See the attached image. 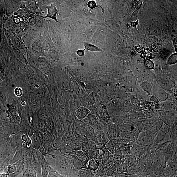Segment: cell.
<instances>
[{
	"mask_svg": "<svg viewBox=\"0 0 177 177\" xmlns=\"http://www.w3.org/2000/svg\"><path fill=\"white\" fill-rule=\"evenodd\" d=\"M46 159L50 166L64 177H77L78 170L74 168L68 157L60 152L50 154Z\"/></svg>",
	"mask_w": 177,
	"mask_h": 177,
	"instance_id": "cell-1",
	"label": "cell"
},
{
	"mask_svg": "<svg viewBox=\"0 0 177 177\" xmlns=\"http://www.w3.org/2000/svg\"><path fill=\"white\" fill-rule=\"evenodd\" d=\"M170 141V128L166 124L163 123L161 128L155 136L152 146Z\"/></svg>",
	"mask_w": 177,
	"mask_h": 177,
	"instance_id": "cell-2",
	"label": "cell"
},
{
	"mask_svg": "<svg viewBox=\"0 0 177 177\" xmlns=\"http://www.w3.org/2000/svg\"><path fill=\"white\" fill-rule=\"evenodd\" d=\"M155 136L148 130L143 131L139 133L135 142L148 149L152 146Z\"/></svg>",
	"mask_w": 177,
	"mask_h": 177,
	"instance_id": "cell-3",
	"label": "cell"
},
{
	"mask_svg": "<svg viewBox=\"0 0 177 177\" xmlns=\"http://www.w3.org/2000/svg\"><path fill=\"white\" fill-rule=\"evenodd\" d=\"M165 153L164 149H157L153 157L152 166L154 170H158L166 165Z\"/></svg>",
	"mask_w": 177,
	"mask_h": 177,
	"instance_id": "cell-4",
	"label": "cell"
},
{
	"mask_svg": "<svg viewBox=\"0 0 177 177\" xmlns=\"http://www.w3.org/2000/svg\"><path fill=\"white\" fill-rule=\"evenodd\" d=\"M139 135L128 131H122V133L120 137L121 140L124 143L129 145L135 143Z\"/></svg>",
	"mask_w": 177,
	"mask_h": 177,
	"instance_id": "cell-5",
	"label": "cell"
},
{
	"mask_svg": "<svg viewBox=\"0 0 177 177\" xmlns=\"http://www.w3.org/2000/svg\"><path fill=\"white\" fill-rule=\"evenodd\" d=\"M107 130L109 135L113 139L119 138L122 133V131L119 126L113 123H110L107 125Z\"/></svg>",
	"mask_w": 177,
	"mask_h": 177,
	"instance_id": "cell-6",
	"label": "cell"
},
{
	"mask_svg": "<svg viewBox=\"0 0 177 177\" xmlns=\"http://www.w3.org/2000/svg\"><path fill=\"white\" fill-rule=\"evenodd\" d=\"M70 160L72 165L77 170L86 168V166L75 155L70 154L67 156Z\"/></svg>",
	"mask_w": 177,
	"mask_h": 177,
	"instance_id": "cell-7",
	"label": "cell"
},
{
	"mask_svg": "<svg viewBox=\"0 0 177 177\" xmlns=\"http://www.w3.org/2000/svg\"><path fill=\"white\" fill-rule=\"evenodd\" d=\"M153 92L157 99L160 101H165L168 97V94L165 91L158 86L153 88Z\"/></svg>",
	"mask_w": 177,
	"mask_h": 177,
	"instance_id": "cell-8",
	"label": "cell"
},
{
	"mask_svg": "<svg viewBox=\"0 0 177 177\" xmlns=\"http://www.w3.org/2000/svg\"><path fill=\"white\" fill-rule=\"evenodd\" d=\"M90 113V111L88 108L80 106L76 109L75 115L78 120L82 121Z\"/></svg>",
	"mask_w": 177,
	"mask_h": 177,
	"instance_id": "cell-9",
	"label": "cell"
},
{
	"mask_svg": "<svg viewBox=\"0 0 177 177\" xmlns=\"http://www.w3.org/2000/svg\"><path fill=\"white\" fill-rule=\"evenodd\" d=\"M47 15L42 16L43 18H49L54 20L56 22L59 23L57 18V15L58 11L56 7L51 5L47 6Z\"/></svg>",
	"mask_w": 177,
	"mask_h": 177,
	"instance_id": "cell-10",
	"label": "cell"
},
{
	"mask_svg": "<svg viewBox=\"0 0 177 177\" xmlns=\"http://www.w3.org/2000/svg\"><path fill=\"white\" fill-rule=\"evenodd\" d=\"M147 149V148L135 142L131 147V154L135 156H139L145 153Z\"/></svg>",
	"mask_w": 177,
	"mask_h": 177,
	"instance_id": "cell-11",
	"label": "cell"
},
{
	"mask_svg": "<svg viewBox=\"0 0 177 177\" xmlns=\"http://www.w3.org/2000/svg\"><path fill=\"white\" fill-rule=\"evenodd\" d=\"M87 125L93 127L97 124V120L96 115L91 113L82 120Z\"/></svg>",
	"mask_w": 177,
	"mask_h": 177,
	"instance_id": "cell-12",
	"label": "cell"
},
{
	"mask_svg": "<svg viewBox=\"0 0 177 177\" xmlns=\"http://www.w3.org/2000/svg\"><path fill=\"white\" fill-rule=\"evenodd\" d=\"M99 161L96 159H92L88 161L86 168L91 171H95L99 167Z\"/></svg>",
	"mask_w": 177,
	"mask_h": 177,
	"instance_id": "cell-13",
	"label": "cell"
},
{
	"mask_svg": "<svg viewBox=\"0 0 177 177\" xmlns=\"http://www.w3.org/2000/svg\"><path fill=\"white\" fill-rule=\"evenodd\" d=\"M50 166L46 158L42 157V177H48L49 172Z\"/></svg>",
	"mask_w": 177,
	"mask_h": 177,
	"instance_id": "cell-14",
	"label": "cell"
},
{
	"mask_svg": "<svg viewBox=\"0 0 177 177\" xmlns=\"http://www.w3.org/2000/svg\"><path fill=\"white\" fill-rule=\"evenodd\" d=\"M163 123L161 121L154 122L151 125L148 130L151 133L155 136L161 128Z\"/></svg>",
	"mask_w": 177,
	"mask_h": 177,
	"instance_id": "cell-15",
	"label": "cell"
},
{
	"mask_svg": "<svg viewBox=\"0 0 177 177\" xmlns=\"http://www.w3.org/2000/svg\"><path fill=\"white\" fill-rule=\"evenodd\" d=\"M140 85L143 90L148 94L150 95L153 94V88L151 84L147 81H144L141 83Z\"/></svg>",
	"mask_w": 177,
	"mask_h": 177,
	"instance_id": "cell-16",
	"label": "cell"
},
{
	"mask_svg": "<svg viewBox=\"0 0 177 177\" xmlns=\"http://www.w3.org/2000/svg\"><path fill=\"white\" fill-rule=\"evenodd\" d=\"M84 51L86 50L93 52H100L102 51V50L97 47L96 45L87 42H84Z\"/></svg>",
	"mask_w": 177,
	"mask_h": 177,
	"instance_id": "cell-17",
	"label": "cell"
},
{
	"mask_svg": "<svg viewBox=\"0 0 177 177\" xmlns=\"http://www.w3.org/2000/svg\"><path fill=\"white\" fill-rule=\"evenodd\" d=\"M44 44V48L47 52H48L50 49H54L53 44L47 33L45 34Z\"/></svg>",
	"mask_w": 177,
	"mask_h": 177,
	"instance_id": "cell-18",
	"label": "cell"
},
{
	"mask_svg": "<svg viewBox=\"0 0 177 177\" xmlns=\"http://www.w3.org/2000/svg\"><path fill=\"white\" fill-rule=\"evenodd\" d=\"M77 177H94V174L91 170L85 168L78 170Z\"/></svg>",
	"mask_w": 177,
	"mask_h": 177,
	"instance_id": "cell-19",
	"label": "cell"
},
{
	"mask_svg": "<svg viewBox=\"0 0 177 177\" xmlns=\"http://www.w3.org/2000/svg\"><path fill=\"white\" fill-rule=\"evenodd\" d=\"M70 145L72 150H80V149L82 147V143L79 140H75L71 141Z\"/></svg>",
	"mask_w": 177,
	"mask_h": 177,
	"instance_id": "cell-20",
	"label": "cell"
},
{
	"mask_svg": "<svg viewBox=\"0 0 177 177\" xmlns=\"http://www.w3.org/2000/svg\"><path fill=\"white\" fill-rule=\"evenodd\" d=\"M129 117L130 121L134 122L141 120L145 118L144 115L139 113L130 114Z\"/></svg>",
	"mask_w": 177,
	"mask_h": 177,
	"instance_id": "cell-21",
	"label": "cell"
},
{
	"mask_svg": "<svg viewBox=\"0 0 177 177\" xmlns=\"http://www.w3.org/2000/svg\"><path fill=\"white\" fill-rule=\"evenodd\" d=\"M95 98L94 94L91 93L85 98V102L88 105L91 106L93 105L95 102Z\"/></svg>",
	"mask_w": 177,
	"mask_h": 177,
	"instance_id": "cell-22",
	"label": "cell"
},
{
	"mask_svg": "<svg viewBox=\"0 0 177 177\" xmlns=\"http://www.w3.org/2000/svg\"><path fill=\"white\" fill-rule=\"evenodd\" d=\"M177 62V54L175 53L170 55L168 58L167 64L169 65L175 64Z\"/></svg>",
	"mask_w": 177,
	"mask_h": 177,
	"instance_id": "cell-23",
	"label": "cell"
},
{
	"mask_svg": "<svg viewBox=\"0 0 177 177\" xmlns=\"http://www.w3.org/2000/svg\"><path fill=\"white\" fill-rule=\"evenodd\" d=\"M48 177H64L60 173H58L53 168L50 166V170Z\"/></svg>",
	"mask_w": 177,
	"mask_h": 177,
	"instance_id": "cell-24",
	"label": "cell"
},
{
	"mask_svg": "<svg viewBox=\"0 0 177 177\" xmlns=\"http://www.w3.org/2000/svg\"><path fill=\"white\" fill-rule=\"evenodd\" d=\"M144 65H145V68L148 70H152L155 67V64L154 62L148 58H147L145 60L144 62Z\"/></svg>",
	"mask_w": 177,
	"mask_h": 177,
	"instance_id": "cell-25",
	"label": "cell"
},
{
	"mask_svg": "<svg viewBox=\"0 0 177 177\" xmlns=\"http://www.w3.org/2000/svg\"><path fill=\"white\" fill-rule=\"evenodd\" d=\"M22 160L24 162L27 163H28V162H31L32 160L31 155L27 151H25L22 154Z\"/></svg>",
	"mask_w": 177,
	"mask_h": 177,
	"instance_id": "cell-26",
	"label": "cell"
},
{
	"mask_svg": "<svg viewBox=\"0 0 177 177\" xmlns=\"http://www.w3.org/2000/svg\"><path fill=\"white\" fill-rule=\"evenodd\" d=\"M17 170V167L16 165H9L7 168V174L8 175H11L14 174Z\"/></svg>",
	"mask_w": 177,
	"mask_h": 177,
	"instance_id": "cell-27",
	"label": "cell"
},
{
	"mask_svg": "<svg viewBox=\"0 0 177 177\" xmlns=\"http://www.w3.org/2000/svg\"><path fill=\"white\" fill-rule=\"evenodd\" d=\"M87 5L88 7L91 10L95 9L97 6L96 2L94 0H91L89 1Z\"/></svg>",
	"mask_w": 177,
	"mask_h": 177,
	"instance_id": "cell-28",
	"label": "cell"
},
{
	"mask_svg": "<svg viewBox=\"0 0 177 177\" xmlns=\"http://www.w3.org/2000/svg\"><path fill=\"white\" fill-rule=\"evenodd\" d=\"M22 140L24 141V143L26 145L28 146L31 144V141L28 135H23L22 137Z\"/></svg>",
	"mask_w": 177,
	"mask_h": 177,
	"instance_id": "cell-29",
	"label": "cell"
},
{
	"mask_svg": "<svg viewBox=\"0 0 177 177\" xmlns=\"http://www.w3.org/2000/svg\"><path fill=\"white\" fill-rule=\"evenodd\" d=\"M142 1H135L133 3V6L135 9L140 8L142 5Z\"/></svg>",
	"mask_w": 177,
	"mask_h": 177,
	"instance_id": "cell-30",
	"label": "cell"
},
{
	"mask_svg": "<svg viewBox=\"0 0 177 177\" xmlns=\"http://www.w3.org/2000/svg\"><path fill=\"white\" fill-rule=\"evenodd\" d=\"M43 18L41 16H38L37 17L36 20V23L38 26L41 27L42 25L43 22Z\"/></svg>",
	"mask_w": 177,
	"mask_h": 177,
	"instance_id": "cell-31",
	"label": "cell"
},
{
	"mask_svg": "<svg viewBox=\"0 0 177 177\" xmlns=\"http://www.w3.org/2000/svg\"><path fill=\"white\" fill-rule=\"evenodd\" d=\"M14 93L16 96L18 97L21 96L22 95V91L21 88L17 87L14 90Z\"/></svg>",
	"mask_w": 177,
	"mask_h": 177,
	"instance_id": "cell-32",
	"label": "cell"
},
{
	"mask_svg": "<svg viewBox=\"0 0 177 177\" xmlns=\"http://www.w3.org/2000/svg\"><path fill=\"white\" fill-rule=\"evenodd\" d=\"M84 49L78 50L76 51V53L78 56L82 57L84 55Z\"/></svg>",
	"mask_w": 177,
	"mask_h": 177,
	"instance_id": "cell-33",
	"label": "cell"
},
{
	"mask_svg": "<svg viewBox=\"0 0 177 177\" xmlns=\"http://www.w3.org/2000/svg\"><path fill=\"white\" fill-rule=\"evenodd\" d=\"M0 177H8V174L5 173L1 174H0Z\"/></svg>",
	"mask_w": 177,
	"mask_h": 177,
	"instance_id": "cell-34",
	"label": "cell"
},
{
	"mask_svg": "<svg viewBox=\"0 0 177 177\" xmlns=\"http://www.w3.org/2000/svg\"><path fill=\"white\" fill-rule=\"evenodd\" d=\"M128 176L126 174H121L119 175H118L117 177H128Z\"/></svg>",
	"mask_w": 177,
	"mask_h": 177,
	"instance_id": "cell-35",
	"label": "cell"
},
{
	"mask_svg": "<svg viewBox=\"0 0 177 177\" xmlns=\"http://www.w3.org/2000/svg\"><path fill=\"white\" fill-rule=\"evenodd\" d=\"M3 79V78L2 75H0V82L2 81Z\"/></svg>",
	"mask_w": 177,
	"mask_h": 177,
	"instance_id": "cell-36",
	"label": "cell"
},
{
	"mask_svg": "<svg viewBox=\"0 0 177 177\" xmlns=\"http://www.w3.org/2000/svg\"><path fill=\"white\" fill-rule=\"evenodd\" d=\"M22 104L23 106H25L26 103L24 101H23L22 102Z\"/></svg>",
	"mask_w": 177,
	"mask_h": 177,
	"instance_id": "cell-37",
	"label": "cell"
},
{
	"mask_svg": "<svg viewBox=\"0 0 177 177\" xmlns=\"http://www.w3.org/2000/svg\"><path fill=\"white\" fill-rule=\"evenodd\" d=\"M37 47H38V48H40V47H39V46H38H38H37ZM34 48H37V47H36L35 46ZM40 50L41 51V50L40 49H38V51H40Z\"/></svg>",
	"mask_w": 177,
	"mask_h": 177,
	"instance_id": "cell-38",
	"label": "cell"
}]
</instances>
